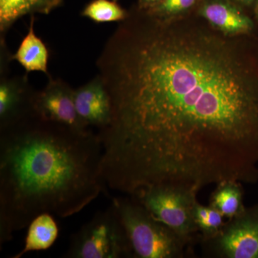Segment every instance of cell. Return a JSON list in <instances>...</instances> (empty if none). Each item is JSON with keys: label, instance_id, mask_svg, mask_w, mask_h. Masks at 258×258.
I'll list each match as a JSON object with an SVG mask.
<instances>
[{"label": "cell", "instance_id": "obj_1", "mask_svg": "<svg viewBox=\"0 0 258 258\" xmlns=\"http://www.w3.org/2000/svg\"><path fill=\"white\" fill-rule=\"evenodd\" d=\"M112 104L98 133L107 186L200 191L258 181V33L227 36L191 15L137 6L96 61Z\"/></svg>", "mask_w": 258, "mask_h": 258}, {"label": "cell", "instance_id": "obj_2", "mask_svg": "<svg viewBox=\"0 0 258 258\" xmlns=\"http://www.w3.org/2000/svg\"><path fill=\"white\" fill-rule=\"evenodd\" d=\"M103 146L33 115L0 131V245L38 215H76L106 192Z\"/></svg>", "mask_w": 258, "mask_h": 258}, {"label": "cell", "instance_id": "obj_3", "mask_svg": "<svg viewBox=\"0 0 258 258\" xmlns=\"http://www.w3.org/2000/svg\"><path fill=\"white\" fill-rule=\"evenodd\" d=\"M135 258H182L191 243L170 227L158 221L135 199L112 200Z\"/></svg>", "mask_w": 258, "mask_h": 258}, {"label": "cell", "instance_id": "obj_4", "mask_svg": "<svg viewBox=\"0 0 258 258\" xmlns=\"http://www.w3.org/2000/svg\"><path fill=\"white\" fill-rule=\"evenodd\" d=\"M66 258H132L128 235L113 203L71 237Z\"/></svg>", "mask_w": 258, "mask_h": 258}, {"label": "cell", "instance_id": "obj_5", "mask_svg": "<svg viewBox=\"0 0 258 258\" xmlns=\"http://www.w3.org/2000/svg\"><path fill=\"white\" fill-rule=\"evenodd\" d=\"M198 191L178 185H152L130 195L150 212L156 220L170 227L194 244L200 233L194 219Z\"/></svg>", "mask_w": 258, "mask_h": 258}, {"label": "cell", "instance_id": "obj_6", "mask_svg": "<svg viewBox=\"0 0 258 258\" xmlns=\"http://www.w3.org/2000/svg\"><path fill=\"white\" fill-rule=\"evenodd\" d=\"M200 242L206 257L258 258V205L244 208L215 235Z\"/></svg>", "mask_w": 258, "mask_h": 258}, {"label": "cell", "instance_id": "obj_7", "mask_svg": "<svg viewBox=\"0 0 258 258\" xmlns=\"http://www.w3.org/2000/svg\"><path fill=\"white\" fill-rule=\"evenodd\" d=\"M48 77L45 87L35 91L34 115L41 119L66 125L78 132L90 130L76 111L74 88L60 79Z\"/></svg>", "mask_w": 258, "mask_h": 258}, {"label": "cell", "instance_id": "obj_8", "mask_svg": "<svg viewBox=\"0 0 258 258\" xmlns=\"http://www.w3.org/2000/svg\"><path fill=\"white\" fill-rule=\"evenodd\" d=\"M35 93L27 75L12 77L1 73L0 131L10 128L34 115Z\"/></svg>", "mask_w": 258, "mask_h": 258}, {"label": "cell", "instance_id": "obj_9", "mask_svg": "<svg viewBox=\"0 0 258 258\" xmlns=\"http://www.w3.org/2000/svg\"><path fill=\"white\" fill-rule=\"evenodd\" d=\"M195 15L227 36L258 33L253 16L229 0H203Z\"/></svg>", "mask_w": 258, "mask_h": 258}, {"label": "cell", "instance_id": "obj_10", "mask_svg": "<svg viewBox=\"0 0 258 258\" xmlns=\"http://www.w3.org/2000/svg\"><path fill=\"white\" fill-rule=\"evenodd\" d=\"M76 111L88 125L100 131L106 128L112 120V104L104 83L99 75L81 87L74 89Z\"/></svg>", "mask_w": 258, "mask_h": 258}, {"label": "cell", "instance_id": "obj_11", "mask_svg": "<svg viewBox=\"0 0 258 258\" xmlns=\"http://www.w3.org/2000/svg\"><path fill=\"white\" fill-rule=\"evenodd\" d=\"M62 0H0L1 40L18 20L35 14L49 15L58 8Z\"/></svg>", "mask_w": 258, "mask_h": 258}, {"label": "cell", "instance_id": "obj_12", "mask_svg": "<svg viewBox=\"0 0 258 258\" xmlns=\"http://www.w3.org/2000/svg\"><path fill=\"white\" fill-rule=\"evenodd\" d=\"M34 25L35 17L31 16L28 32L16 52L12 55V60L17 61L27 73L42 72L49 76L47 64L50 53L45 44L35 34Z\"/></svg>", "mask_w": 258, "mask_h": 258}, {"label": "cell", "instance_id": "obj_13", "mask_svg": "<svg viewBox=\"0 0 258 258\" xmlns=\"http://www.w3.org/2000/svg\"><path fill=\"white\" fill-rule=\"evenodd\" d=\"M25 245L13 258H20L31 251L45 250L55 243L58 227L50 214L43 213L35 217L28 225Z\"/></svg>", "mask_w": 258, "mask_h": 258}, {"label": "cell", "instance_id": "obj_14", "mask_svg": "<svg viewBox=\"0 0 258 258\" xmlns=\"http://www.w3.org/2000/svg\"><path fill=\"white\" fill-rule=\"evenodd\" d=\"M241 182L225 181L217 184L216 189L210 197L209 205L229 220L238 215L245 208Z\"/></svg>", "mask_w": 258, "mask_h": 258}, {"label": "cell", "instance_id": "obj_15", "mask_svg": "<svg viewBox=\"0 0 258 258\" xmlns=\"http://www.w3.org/2000/svg\"><path fill=\"white\" fill-rule=\"evenodd\" d=\"M81 15L96 23H120L127 18L128 11L113 0H93L85 7Z\"/></svg>", "mask_w": 258, "mask_h": 258}, {"label": "cell", "instance_id": "obj_16", "mask_svg": "<svg viewBox=\"0 0 258 258\" xmlns=\"http://www.w3.org/2000/svg\"><path fill=\"white\" fill-rule=\"evenodd\" d=\"M202 1L203 0H161L146 11L163 20H174L195 14Z\"/></svg>", "mask_w": 258, "mask_h": 258}, {"label": "cell", "instance_id": "obj_17", "mask_svg": "<svg viewBox=\"0 0 258 258\" xmlns=\"http://www.w3.org/2000/svg\"><path fill=\"white\" fill-rule=\"evenodd\" d=\"M223 215L212 207L203 206L197 202L194 219L200 233V239L208 238L217 233L225 224Z\"/></svg>", "mask_w": 258, "mask_h": 258}, {"label": "cell", "instance_id": "obj_18", "mask_svg": "<svg viewBox=\"0 0 258 258\" xmlns=\"http://www.w3.org/2000/svg\"><path fill=\"white\" fill-rule=\"evenodd\" d=\"M229 1L253 16L254 10L258 0H229Z\"/></svg>", "mask_w": 258, "mask_h": 258}, {"label": "cell", "instance_id": "obj_19", "mask_svg": "<svg viewBox=\"0 0 258 258\" xmlns=\"http://www.w3.org/2000/svg\"><path fill=\"white\" fill-rule=\"evenodd\" d=\"M161 1V0H138L136 6L139 10H147Z\"/></svg>", "mask_w": 258, "mask_h": 258}, {"label": "cell", "instance_id": "obj_20", "mask_svg": "<svg viewBox=\"0 0 258 258\" xmlns=\"http://www.w3.org/2000/svg\"><path fill=\"white\" fill-rule=\"evenodd\" d=\"M253 18L255 20L256 23H257L258 27V2L257 5H256L255 8H254L253 12Z\"/></svg>", "mask_w": 258, "mask_h": 258}, {"label": "cell", "instance_id": "obj_21", "mask_svg": "<svg viewBox=\"0 0 258 258\" xmlns=\"http://www.w3.org/2000/svg\"><path fill=\"white\" fill-rule=\"evenodd\" d=\"M113 1H117V0H113Z\"/></svg>", "mask_w": 258, "mask_h": 258}]
</instances>
